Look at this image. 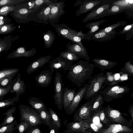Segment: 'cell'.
Listing matches in <instances>:
<instances>
[{
    "instance_id": "cell-26",
    "label": "cell",
    "mask_w": 133,
    "mask_h": 133,
    "mask_svg": "<svg viewBox=\"0 0 133 133\" xmlns=\"http://www.w3.org/2000/svg\"><path fill=\"white\" fill-rule=\"evenodd\" d=\"M16 110V107H13L8 110L3 115H6L4 121L0 124V128L1 127L9 124L13 122L15 120V117L13 116Z\"/></svg>"
},
{
    "instance_id": "cell-1",
    "label": "cell",
    "mask_w": 133,
    "mask_h": 133,
    "mask_svg": "<svg viewBox=\"0 0 133 133\" xmlns=\"http://www.w3.org/2000/svg\"><path fill=\"white\" fill-rule=\"evenodd\" d=\"M95 66L88 61L80 60L71 65L67 77L77 87H80L87 81L91 78Z\"/></svg>"
},
{
    "instance_id": "cell-12",
    "label": "cell",
    "mask_w": 133,
    "mask_h": 133,
    "mask_svg": "<svg viewBox=\"0 0 133 133\" xmlns=\"http://www.w3.org/2000/svg\"><path fill=\"white\" fill-rule=\"evenodd\" d=\"M88 84H85L76 93L71 103L66 112L68 115L72 114L75 111L80 102L84 97Z\"/></svg>"
},
{
    "instance_id": "cell-30",
    "label": "cell",
    "mask_w": 133,
    "mask_h": 133,
    "mask_svg": "<svg viewBox=\"0 0 133 133\" xmlns=\"http://www.w3.org/2000/svg\"><path fill=\"white\" fill-rule=\"evenodd\" d=\"M104 101L103 96L99 93L92 105L91 112H96L102 108Z\"/></svg>"
},
{
    "instance_id": "cell-14",
    "label": "cell",
    "mask_w": 133,
    "mask_h": 133,
    "mask_svg": "<svg viewBox=\"0 0 133 133\" xmlns=\"http://www.w3.org/2000/svg\"><path fill=\"white\" fill-rule=\"evenodd\" d=\"M70 43V42L66 45L67 49L66 51L76 54L80 58H84L88 61H90V57L86 48H82L79 44L75 43L71 44Z\"/></svg>"
},
{
    "instance_id": "cell-37",
    "label": "cell",
    "mask_w": 133,
    "mask_h": 133,
    "mask_svg": "<svg viewBox=\"0 0 133 133\" xmlns=\"http://www.w3.org/2000/svg\"><path fill=\"white\" fill-rule=\"evenodd\" d=\"M60 56L72 62L78 60L80 58L76 54L66 50L61 52Z\"/></svg>"
},
{
    "instance_id": "cell-19",
    "label": "cell",
    "mask_w": 133,
    "mask_h": 133,
    "mask_svg": "<svg viewBox=\"0 0 133 133\" xmlns=\"http://www.w3.org/2000/svg\"><path fill=\"white\" fill-rule=\"evenodd\" d=\"M36 53V50L34 48L26 51L24 47H21L9 55L6 58H14L23 57H30L34 55Z\"/></svg>"
},
{
    "instance_id": "cell-17",
    "label": "cell",
    "mask_w": 133,
    "mask_h": 133,
    "mask_svg": "<svg viewBox=\"0 0 133 133\" xmlns=\"http://www.w3.org/2000/svg\"><path fill=\"white\" fill-rule=\"evenodd\" d=\"M109 127L102 130L101 133H118L127 132L131 133L133 132L132 129L130 127L120 124H114L109 125Z\"/></svg>"
},
{
    "instance_id": "cell-39",
    "label": "cell",
    "mask_w": 133,
    "mask_h": 133,
    "mask_svg": "<svg viewBox=\"0 0 133 133\" xmlns=\"http://www.w3.org/2000/svg\"><path fill=\"white\" fill-rule=\"evenodd\" d=\"M30 123L27 121L21 122L15 127V130H17L18 133H24L30 127Z\"/></svg>"
},
{
    "instance_id": "cell-52",
    "label": "cell",
    "mask_w": 133,
    "mask_h": 133,
    "mask_svg": "<svg viewBox=\"0 0 133 133\" xmlns=\"http://www.w3.org/2000/svg\"><path fill=\"white\" fill-rule=\"evenodd\" d=\"M34 10H29L28 8H23L20 9L19 11L18 12L20 15L22 16H27L30 14L35 12Z\"/></svg>"
},
{
    "instance_id": "cell-38",
    "label": "cell",
    "mask_w": 133,
    "mask_h": 133,
    "mask_svg": "<svg viewBox=\"0 0 133 133\" xmlns=\"http://www.w3.org/2000/svg\"><path fill=\"white\" fill-rule=\"evenodd\" d=\"M127 23V22L125 21H122L120 22H118L116 23L112 24L99 31H97L96 33L101 32H109L115 29L116 28L119 26H124Z\"/></svg>"
},
{
    "instance_id": "cell-3",
    "label": "cell",
    "mask_w": 133,
    "mask_h": 133,
    "mask_svg": "<svg viewBox=\"0 0 133 133\" xmlns=\"http://www.w3.org/2000/svg\"><path fill=\"white\" fill-rule=\"evenodd\" d=\"M131 89L128 85L121 86L117 84L107 86L99 93L103 96L104 101L109 102L113 99L123 97Z\"/></svg>"
},
{
    "instance_id": "cell-28",
    "label": "cell",
    "mask_w": 133,
    "mask_h": 133,
    "mask_svg": "<svg viewBox=\"0 0 133 133\" xmlns=\"http://www.w3.org/2000/svg\"><path fill=\"white\" fill-rule=\"evenodd\" d=\"M45 47L46 48H50L53 43L55 37V33L50 30L43 33V35Z\"/></svg>"
},
{
    "instance_id": "cell-36",
    "label": "cell",
    "mask_w": 133,
    "mask_h": 133,
    "mask_svg": "<svg viewBox=\"0 0 133 133\" xmlns=\"http://www.w3.org/2000/svg\"><path fill=\"white\" fill-rule=\"evenodd\" d=\"M17 79V77H16L14 80H12L7 87H0V101L3 100V97L8 93L10 92Z\"/></svg>"
},
{
    "instance_id": "cell-11",
    "label": "cell",
    "mask_w": 133,
    "mask_h": 133,
    "mask_svg": "<svg viewBox=\"0 0 133 133\" xmlns=\"http://www.w3.org/2000/svg\"><path fill=\"white\" fill-rule=\"evenodd\" d=\"M112 3L110 2L99 6L96 9L88 14L82 20V22H86L88 21L96 19L98 17L99 18L102 15L107 13L111 6Z\"/></svg>"
},
{
    "instance_id": "cell-56",
    "label": "cell",
    "mask_w": 133,
    "mask_h": 133,
    "mask_svg": "<svg viewBox=\"0 0 133 133\" xmlns=\"http://www.w3.org/2000/svg\"><path fill=\"white\" fill-rule=\"evenodd\" d=\"M3 18L2 16L0 17V26L3 25L5 23Z\"/></svg>"
},
{
    "instance_id": "cell-5",
    "label": "cell",
    "mask_w": 133,
    "mask_h": 133,
    "mask_svg": "<svg viewBox=\"0 0 133 133\" xmlns=\"http://www.w3.org/2000/svg\"><path fill=\"white\" fill-rule=\"evenodd\" d=\"M55 94L54 98L55 104L60 110H62L63 106V90L61 75L59 72H57L54 80Z\"/></svg>"
},
{
    "instance_id": "cell-58",
    "label": "cell",
    "mask_w": 133,
    "mask_h": 133,
    "mask_svg": "<svg viewBox=\"0 0 133 133\" xmlns=\"http://www.w3.org/2000/svg\"><path fill=\"white\" fill-rule=\"evenodd\" d=\"M60 133V132H59V133Z\"/></svg>"
},
{
    "instance_id": "cell-43",
    "label": "cell",
    "mask_w": 133,
    "mask_h": 133,
    "mask_svg": "<svg viewBox=\"0 0 133 133\" xmlns=\"http://www.w3.org/2000/svg\"><path fill=\"white\" fill-rule=\"evenodd\" d=\"M17 74H15L0 79V87L2 88L7 87L10 83Z\"/></svg>"
},
{
    "instance_id": "cell-34",
    "label": "cell",
    "mask_w": 133,
    "mask_h": 133,
    "mask_svg": "<svg viewBox=\"0 0 133 133\" xmlns=\"http://www.w3.org/2000/svg\"><path fill=\"white\" fill-rule=\"evenodd\" d=\"M54 3L51 4L46 7L43 8L37 15L38 17L45 21H48L49 14Z\"/></svg>"
},
{
    "instance_id": "cell-35",
    "label": "cell",
    "mask_w": 133,
    "mask_h": 133,
    "mask_svg": "<svg viewBox=\"0 0 133 133\" xmlns=\"http://www.w3.org/2000/svg\"><path fill=\"white\" fill-rule=\"evenodd\" d=\"M19 99V97L16 96L12 98L0 101V109L15 105V102L18 101Z\"/></svg>"
},
{
    "instance_id": "cell-41",
    "label": "cell",
    "mask_w": 133,
    "mask_h": 133,
    "mask_svg": "<svg viewBox=\"0 0 133 133\" xmlns=\"http://www.w3.org/2000/svg\"><path fill=\"white\" fill-rule=\"evenodd\" d=\"M19 70L17 68H5L0 70V79L5 77L17 74Z\"/></svg>"
},
{
    "instance_id": "cell-27",
    "label": "cell",
    "mask_w": 133,
    "mask_h": 133,
    "mask_svg": "<svg viewBox=\"0 0 133 133\" xmlns=\"http://www.w3.org/2000/svg\"><path fill=\"white\" fill-rule=\"evenodd\" d=\"M28 101L32 108L38 111L42 109L47 110L44 103L38 98L31 97Z\"/></svg>"
},
{
    "instance_id": "cell-22",
    "label": "cell",
    "mask_w": 133,
    "mask_h": 133,
    "mask_svg": "<svg viewBox=\"0 0 133 133\" xmlns=\"http://www.w3.org/2000/svg\"><path fill=\"white\" fill-rule=\"evenodd\" d=\"M17 80L14 84L10 94L15 93L16 96H19L24 93L25 90V85L24 81L21 80V75L18 73L17 75Z\"/></svg>"
},
{
    "instance_id": "cell-31",
    "label": "cell",
    "mask_w": 133,
    "mask_h": 133,
    "mask_svg": "<svg viewBox=\"0 0 133 133\" xmlns=\"http://www.w3.org/2000/svg\"><path fill=\"white\" fill-rule=\"evenodd\" d=\"M38 111L42 123L49 126L52 119L49 111L45 109H42Z\"/></svg>"
},
{
    "instance_id": "cell-25",
    "label": "cell",
    "mask_w": 133,
    "mask_h": 133,
    "mask_svg": "<svg viewBox=\"0 0 133 133\" xmlns=\"http://www.w3.org/2000/svg\"><path fill=\"white\" fill-rule=\"evenodd\" d=\"M53 26L59 35L64 38L74 30L64 24H55Z\"/></svg>"
},
{
    "instance_id": "cell-49",
    "label": "cell",
    "mask_w": 133,
    "mask_h": 133,
    "mask_svg": "<svg viewBox=\"0 0 133 133\" xmlns=\"http://www.w3.org/2000/svg\"><path fill=\"white\" fill-rule=\"evenodd\" d=\"M14 8L11 6L2 7L0 9V16H6L8 13L14 10Z\"/></svg>"
},
{
    "instance_id": "cell-44",
    "label": "cell",
    "mask_w": 133,
    "mask_h": 133,
    "mask_svg": "<svg viewBox=\"0 0 133 133\" xmlns=\"http://www.w3.org/2000/svg\"><path fill=\"white\" fill-rule=\"evenodd\" d=\"M123 9L116 5H111L109 9L106 14V16L116 14L122 12Z\"/></svg>"
},
{
    "instance_id": "cell-55",
    "label": "cell",
    "mask_w": 133,
    "mask_h": 133,
    "mask_svg": "<svg viewBox=\"0 0 133 133\" xmlns=\"http://www.w3.org/2000/svg\"><path fill=\"white\" fill-rule=\"evenodd\" d=\"M128 110L132 120L133 118V105L132 104L130 106Z\"/></svg>"
},
{
    "instance_id": "cell-13",
    "label": "cell",
    "mask_w": 133,
    "mask_h": 133,
    "mask_svg": "<svg viewBox=\"0 0 133 133\" xmlns=\"http://www.w3.org/2000/svg\"><path fill=\"white\" fill-rule=\"evenodd\" d=\"M98 95V94L88 99V101L81 107L74 116L82 119L89 118L91 113L92 105Z\"/></svg>"
},
{
    "instance_id": "cell-54",
    "label": "cell",
    "mask_w": 133,
    "mask_h": 133,
    "mask_svg": "<svg viewBox=\"0 0 133 133\" xmlns=\"http://www.w3.org/2000/svg\"><path fill=\"white\" fill-rule=\"evenodd\" d=\"M35 0H31L28 2V8L29 10H31L36 11V10L34 9Z\"/></svg>"
},
{
    "instance_id": "cell-42",
    "label": "cell",
    "mask_w": 133,
    "mask_h": 133,
    "mask_svg": "<svg viewBox=\"0 0 133 133\" xmlns=\"http://www.w3.org/2000/svg\"><path fill=\"white\" fill-rule=\"evenodd\" d=\"M131 61L126 62L123 68L121 69V72L128 75L129 76L133 75V65Z\"/></svg>"
},
{
    "instance_id": "cell-2",
    "label": "cell",
    "mask_w": 133,
    "mask_h": 133,
    "mask_svg": "<svg viewBox=\"0 0 133 133\" xmlns=\"http://www.w3.org/2000/svg\"><path fill=\"white\" fill-rule=\"evenodd\" d=\"M106 76L103 72L95 75L88 82V87L84 97L86 99H89L98 94L100 91L107 86Z\"/></svg>"
},
{
    "instance_id": "cell-45",
    "label": "cell",
    "mask_w": 133,
    "mask_h": 133,
    "mask_svg": "<svg viewBox=\"0 0 133 133\" xmlns=\"http://www.w3.org/2000/svg\"><path fill=\"white\" fill-rule=\"evenodd\" d=\"M54 0H35V4L34 9L37 10L43 4H46L47 5L56 2Z\"/></svg>"
},
{
    "instance_id": "cell-50",
    "label": "cell",
    "mask_w": 133,
    "mask_h": 133,
    "mask_svg": "<svg viewBox=\"0 0 133 133\" xmlns=\"http://www.w3.org/2000/svg\"><path fill=\"white\" fill-rule=\"evenodd\" d=\"M133 31V24L127 25L125 27L122 31H120V34H124L128 33Z\"/></svg>"
},
{
    "instance_id": "cell-29",
    "label": "cell",
    "mask_w": 133,
    "mask_h": 133,
    "mask_svg": "<svg viewBox=\"0 0 133 133\" xmlns=\"http://www.w3.org/2000/svg\"><path fill=\"white\" fill-rule=\"evenodd\" d=\"M112 5L118 6L124 10L133 9V0H122L115 1L111 4Z\"/></svg>"
},
{
    "instance_id": "cell-57",
    "label": "cell",
    "mask_w": 133,
    "mask_h": 133,
    "mask_svg": "<svg viewBox=\"0 0 133 133\" xmlns=\"http://www.w3.org/2000/svg\"><path fill=\"white\" fill-rule=\"evenodd\" d=\"M128 132H123V133H127Z\"/></svg>"
},
{
    "instance_id": "cell-7",
    "label": "cell",
    "mask_w": 133,
    "mask_h": 133,
    "mask_svg": "<svg viewBox=\"0 0 133 133\" xmlns=\"http://www.w3.org/2000/svg\"><path fill=\"white\" fill-rule=\"evenodd\" d=\"M107 118L119 124L130 126V123L123 116L122 114L117 110L115 109L108 105L104 108Z\"/></svg>"
},
{
    "instance_id": "cell-33",
    "label": "cell",
    "mask_w": 133,
    "mask_h": 133,
    "mask_svg": "<svg viewBox=\"0 0 133 133\" xmlns=\"http://www.w3.org/2000/svg\"><path fill=\"white\" fill-rule=\"evenodd\" d=\"M49 110L53 122V124L58 130L59 129L61 125L60 118L56 113L52 109L49 108Z\"/></svg>"
},
{
    "instance_id": "cell-21",
    "label": "cell",
    "mask_w": 133,
    "mask_h": 133,
    "mask_svg": "<svg viewBox=\"0 0 133 133\" xmlns=\"http://www.w3.org/2000/svg\"><path fill=\"white\" fill-rule=\"evenodd\" d=\"M92 61L94 62L95 66L101 69V71L111 69L117 64L116 62L102 59L94 58Z\"/></svg>"
},
{
    "instance_id": "cell-6",
    "label": "cell",
    "mask_w": 133,
    "mask_h": 133,
    "mask_svg": "<svg viewBox=\"0 0 133 133\" xmlns=\"http://www.w3.org/2000/svg\"><path fill=\"white\" fill-rule=\"evenodd\" d=\"M110 2L107 0H79V7L76 12V15L79 17L82 14L94 10L102 4Z\"/></svg>"
},
{
    "instance_id": "cell-23",
    "label": "cell",
    "mask_w": 133,
    "mask_h": 133,
    "mask_svg": "<svg viewBox=\"0 0 133 133\" xmlns=\"http://www.w3.org/2000/svg\"><path fill=\"white\" fill-rule=\"evenodd\" d=\"M116 32L115 29L109 32H99L95 33L90 40L103 42L111 40L115 36Z\"/></svg>"
},
{
    "instance_id": "cell-51",
    "label": "cell",
    "mask_w": 133,
    "mask_h": 133,
    "mask_svg": "<svg viewBox=\"0 0 133 133\" xmlns=\"http://www.w3.org/2000/svg\"><path fill=\"white\" fill-rule=\"evenodd\" d=\"M26 133H42L40 129L37 126L30 127Z\"/></svg>"
},
{
    "instance_id": "cell-24",
    "label": "cell",
    "mask_w": 133,
    "mask_h": 133,
    "mask_svg": "<svg viewBox=\"0 0 133 133\" xmlns=\"http://www.w3.org/2000/svg\"><path fill=\"white\" fill-rule=\"evenodd\" d=\"M84 34L83 33L82 31L78 32L74 30L72 32L65 37V38L78 44L82 48L85 49V48L81 42V40L84 39Z\"/></svg>"
},
{
    "instance_id": "cell-32",
    "label": "cell",
    "mask_w": 133,
    "mask_h": 133,
    "mask_svg": "<svg viewBox=\"0 0 133 133\" xmlns=\"http://www.w3.org/2000/svg\"><path fill=\"white\" fill-rule=\"evenodd\" d=\"M128 75L120 72L119 73H114V81L108 86L117 84L119 83L128 79Z\"/></svg>"
},
{
    "instance_id": "cell-18",
    "label": "cell",
    "mask_w": 133,
    "mask_h": 133,
    "mask_svg": "<svg viewBox=\"0 0 133 133\" xmlns=\"http://www.w3.org/2000/svg\"><path fill=\"white\" fill-rule=\"evenodd\" d=\"M76 88L69 89L65 87L63 90V106L66 111L69 108L74 97L76 92Z\"/></svg>"
},
{
    "instance_id": "cell-53",
    "label": "cell",
    "mask_w": 133,
    "mask_h": 133,
    "mask_svg": "<svg viewBox=\"0 0 133 133\" xmlns=\"http://www.w3.org/2000/svg\"><path fill=\"white\" fill-rule=\"evenodd\" d=\"M49 127V131L48 133H58V130L54 125L53 122L52 120L50 124Z\"/></svg>"
},
{
    "instance_id": "cell-47",
    "label": "cell",
    "mask_w": 133,
    "mask_h": 133,
    "mask_svg": "<svg viewBox=\"0 0 133 133\" xmlns=\"http://www.w3.org/2000/svg\"><path fill=\"white\" fill-rule=\"evenodd\" d=\"M96 112L99 115V117L101 122L105 124H107L108 122V119L106 116L104 108H102Z\"/></svg>"
},
{
    "instance_id": "cell-48",
    "label": "cell",
    "mask_w": 133,
    "mask_h": 133,
    "mask_svg": "<svg viewBox=\"0 0 133 133\" xmlns=\"http://www.w3.org/2000/svg\"><path fill=\"white\" fill-rule=\"evenodd\" d=\"M25 0H0V7L7 6L9 5L17 4Z\"/></svg>"
},
{
    "instance_id": "cell-40",
    "label": "cell",
    "mask_w": 133,
    "mask_h": 133,
    "mask_svg": "<svg viewBox=\"0 0 133 133\" xmlns=\"http://www.w3.org/2000/svg\"><path fill=\"white\" fill-rule=\"evenodd\" d=\"M17 125V120H15L11 123L1 128L0 133H13L15 130V126Z\"/></svg>"
},
{
    "instance_id": "cell-15",
    "label": "cell",
    "mask_w": 133,
    "mask_h": 133,
    "mask_svg": "<svg viewBox=\"0 0 133 133\" xmlns=\"http://www.w3.org/2000/svg\"><path fill=\"white\" fill-rule=\"evenodd\" d=\"M51 57L50 55L42 56L33 61L28 67L26 70V72L30 74L35 71L38 68L42 67L49 62Z\"/></svg>"
},
{
    "instance_id": "cell-46",
    "label": "cell",
    "mask_w": 133,
    "mask_h": 133,
    "mask_svg": "<svg viewBox=\"0 0 133 133\" xmlns=\"http://www.w3.org/2000/svg\"><path fill=\"white\" fill-rule=\"evenodd\" d=\"M14 29V27L11 25H3L0 26V34L8 33Z\"/></svg>"
},
{
    "instance_id": "cell-59",
    "label": "cell",
    "mask_w": 133,
    "mask_h": 133,
    "mask_svg": "<svg viewBox=\"0 0 133 133\" xmlns=\"http://www.w3.org/2000/svg\"><path fill=\"white\" fill-rule=\"evenodd\" d=\"M122 133H123V132H122Z\"/></svg>"
},
{
    "instance_id": "cell-9",
    "label": "cell",
    "mask_w": 133,
    "mask_h": 133,
    "mask_svg": "<svg viewBox=\"0 0 133 133\" xmlns=\"http://www.w3.org/2000/svg\"><path fill=\"white\" fill-rule=\"evenodd\" d=\"M90 127L87 123L82 121L72 122L66 125L64 133H89Z\"/></svg>"
},
{
    "instance_id": "cell-4",
    "label": "cell",
    "mask_w": 133,
    "mask_h": 133,
    "mask_svg": "<svg viewBox=\"0 0 133 133\" xmlns=\"http://www.w3.org/2000/svg\"><path fill=\"white\" fill-rule=\"evenodd\" d=\"M19 108L20 111V122L23 121H29L30 123V127L38 126L42 124L38 111L23 104L20 105Z\"/></svg>"
},
{
    "instance_id": "cell-16",
    "label": "cell",
    "mask_w": 133,
    "mask_h": 133,
    "mask_svg": "<svg viewBox=\"0 0 133 133\" xmlns=\"http://www.w3.org/2000/svg\"><path fill=\"white\" fill-rule=\"evenodd\" d=\"M37 83L41 87L48 86L51 82L52 75L49 69L41 71L35 78Z\"/></svg>"
},
{
    "instance_id": "cell-20",
    "label": "cell",
    "mask_w": 133,
    "mask_h": 133,
    "mask_svg": "<svg viewBox=\"0 0 133 133\" xmlns=\"http://www.w3.org/2000/svg\"><path fill=\"white\" fill-rule=\"evenodd\" d=\"M107 19H103L94 22L88 23L85 26L89 29V31L87 34H84V39L89 41L91 38L95 35L99 29V26L102 24L106 21Z\"/></svg>"
},
{
    "instance_id": "cell-8",
    "label": "cell",
    "mask_w": 133,
    "mask_h": 133,
    "mask_svg": "<svg viewBox=\"0 0 133 133\" xmlns=\"http://www.w3.org/2000/svg\"><path fill=\"white\" fill-rule=\"evenodd\" d=\"M65 5L63 1L54 3L49 14L48 21L53 26L65 12L64 8Z\"/></svg>"
},
{
    "instance_id": "cell-10",
    "label": "cell",
    "mask_w": 133,
    "mask_h": 133,
    "mask_svg": "<svg viewBox=\"0 0 133 133\" xmlns=\"http://www.w3.org/2000/svg\"><path fill=\"white\" fill-rule=\"evenodd\" d=\"M73 63V62L68 60L62 56H59L49 61V66L52 75L54 70H69Z\"/></svg>"
}]
</instances>
